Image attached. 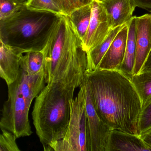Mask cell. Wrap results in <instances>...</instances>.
<instances>
[{
  "label": "cell",
  "mask_w": 151,
  "mask_h": 151,
  "mask_svg": "<svg viewBox=\"0 0 151 151\" xmlns=\"http://www.w3.org/2000/svg\"><path fill=\"white\" fill-rule=\"evenodd\" d=\"M131 79L143 106L151 98V71L133 75Z\"/></svg>",
  "instance_id": "cell-19"
},
{
  "label": "cell",
  "mask_w": 151,
  "mask_h": 151,
  "mask_svg": "<svg viewBox=\"0 0 151 151\" xmlns=\"http://www.w3.org/2000/svg\"><path fill=\"white\" fill-rule=\"evenodd\" d=\"M151 129V98L142 106L138 121L139 135Z\"/></svg>",
  "instance_id": "cell-22"
},
{
  "label": "cell",
  "mask_w": 151,
  "mask_h": 151,
  "mask_svg": "<svg viewBox=\"0 0 151 151\" xmlns=\"http://www.w3.org/2000/svg\"><path fill=\"white\" fill-rule=\"evenodd\" d=\"M84 81L77 96L70 101V117L66 135L51 146L50 151H88Z\"/></svg>",
  "instance_id": "cell-5"
},
{
  "label": "cell",
  "mask_w": 151,
  "mask_h": 151,
  "mask_svg": "<svg viewBox=\"0 0 151 151\" xmlns=\"http://www.w3.org/2000/svg\"><path fill=\"white\" fill-rule=\"evenodd\" d=\"M0 136V151H20L16 143L15 136L5 129H1Z\"/></svg>",
  "instance_id": "cell-23"
},
{
  "label": "cell",
  "mask_w": 151,
  "mask_h": 151,
  "mask_svg": "<svg viewBox=\"0 0 151 151\" xmlns=\"http://www.w3.org/2000/svg\"><path fill=\"white\" fill-rule=\"evenodd\" d=\"M66 16L69 15L76 9L91 4L93 0H58Z\"/></svg>",
  "instance_id": "cell-24"
},
{
  "label": "cell",
  "mask_w": 151,
  "mask_h": 151,
  "mask_svg": "<svg viewBox=\"0 0 151 151\" xmlns=\"http://www.w3.org/2000/svg\"><path fill=\"white\" fill-rule=\"evenodd\" d=\"M85 79L100 117L112 129L139 135L142 102L131 78L118 70L97 69Z\"/></svg>",
  "instance_id": "cell-1"
},
{
  "label": "cell",
  "mask_w": 151,
  "mask_h": 151,
  "mask_svg": "<svg viewBox=\"0 0 151 151\" xmlns=\"http://www.w3.org/2000/svg\"><path fill=\"white\" fill-rule=\"evenodd\" d=\"M89 27L82 40L84 49L89 52L101 44L111 29L108 17L101 3L93 0Z\"/></svg>",
  "instance_id": "cell-8"
},
{
  "label": "cell",
  "mask_w": 151,
  "mask_h": 151,
  "mask_svg": "<svg viewBox=\"0 0 151 151\" xmlns=\"http://www.w3.org/2000/svg\"><path fill=\"white\" fill-rule=\"evenodd\" d=\"M98 1H100V2H102V1H105L106 0H98Z\"/></svg>",
  "instance_id": "cell-28"
},
{
  "label": "cell",
  "mask_w": 151,
  "mask_h": 151,
  "mask_svg": "<svg viewBox=\"0 0 151 151\" xmlns=\"http://www.w3.org/2000/svg\"><path fill=\"white\" fill-rule=\"evenodd\" d=\"M136 7L151 12V0H132Z\"/></svg>",
  "instance_id": "cell-25"
},
{
  "label": "cell",
  "mask_w": 151,
  "mask_h": 151,
  "mask_svg": "<svg viewBox=\"0 0 151 151\" xmlns=\"http://www.w3.org/2000/svg\"><path fill=\"white\" fill-rule=\"evenodd\" d=\"M151 151L139 135L112 129L106 151Z\"/></svg>",
  "instance_id": "cell-12"
},
{
  "label": "cell",
  "mask_w": 151,
  "mask_h": 151,
  "mask_svg": "<svg viewBox=\"0 0 151 151\" xmlns=\"http://www.w3.org/2000/svg\"><path fill=\"white\" fill-rule=\"evenodd\" d=\"M43 51L47 84L61 83L80 87L87 70L88 52L68 16H61Z\"/></svg>",
  "instance_id": "cell-2"
},
{
  "label": "cell",
  "mask_w": 151,
  "mask_h": 151,
  "mask_svg": "<svg viewBox=\"0 0 151 151\" xmlns=\"http://www.w3.org/2000/svg\"><path fill=\"white\" fill-rule=\"evenodd\" d=\"M8 99L1 110V129L12 132L17 139L30 136L32 132L29 114L31 104L22 96L14 83L8 85Z\"/></svg>",
  "instance_id": "cell-6"
},
{
  "label": "cell",
  "mask_w": 151,
  "mask_h": 151,
  "mask_svg": "<svg viewBox=\"0 0 151 151\" xmlns=\"http://www.w3.org/2000/svg\"><path fill=\"white\" fill-rule=\"evenodd\" d=\"M139 136L145 144L151 148V129L144 134L139 135Z\"/></svg>",
  "instance_id": "cell-26"
},
{
  "label": "cell",
  "mask_w": 151,
  "mask_h": 151,
  "mask_svg": "<svg viewBox=\"0 0 151 151\" xmlns=\"http://www.w3.org/2000/svg\"><path fill=\"white\" fill-rule=\"evenodd\" d=\"M128 34L127 23L124 25L114 39L98 69L119 70L125 55Z\"/></svg>",
  "instance_id": "cell-11"
},
{
  "label": "cell",
  "mask_w": 151,
  "mask_h": 151,
  "mask_svg": "<svg viewBox=\"0 0 151 151\" xmlns=\"http://www.w3.org/2000/svg\"><path fill=\"white\" fill-rule=\"evenodd\" d=\"M24 54L21 56L20 68L28 75H36L44 69L45 56L43 50L30 51Z\"/></svg>",
  "instance_id": "cell-17"
},
{
  "label": "cell",
  "mask_w": 151,
  "mask_h": 151,
  "mask_svg": "<svg viewBox=\"0 0 151 151\" xmlns=\"http://www.w3.org/2000/svg\"><path fill=\"white\" fill-rule=\"evenodd\" d=\"M151 51V14L136 17V56L133 74L140 73Z\"/></svg>",
  "instance_id": "cell-9"
},
{
  "label": "cell",
  "mask_w": 151,
  "mask_h": 151,
  "mask_svg": "<svg viewBox=\"0 0 151 151\" xmlns=\"http://www.w3.org/2000/svg\"><path fill=\"white\" fill-rule=\"evenodd\" d=\"M14 83L22 96L31 104L45 87V69L36 75L30 76L20 68L18 77Z\"/></svg>",
  "instance_id": "cell-14"
},
{
  "label": "cell",
  "mask_w": 151,
  "mask_h": 151,
  "mask_svg": "<svg viewBox=\"0 0 151 151\" xmlns=\"http://www.w3.org/2000/svg\"><path fill=\"white\" fill-rule=\"evenodd\" d=\"M124 25L111 29L105 40L100 45L88 52V64L86 71H92L98 69L103 56Z\"/></svg>",
  "instance_id": "cell-16"
},
{
  "label": "cell",
  "mask_w": 151,
  "mask_h": 151,
  "mask_svg": "<svg viewBox=\"0 0 151 151\" xmlns=\"http://www.w3.org/2000/svg\"><path fill=\"white\" fill-rule=\"evenodd\" d=\"M128 34L124 59L119 70L132 78L136 56V16L128 23Z\"/></svg>",
  "instance_id": "cell-15"
},
{
  "label": "cell",
  "mask_w": 151,
  "mask_h": 151,
  "mask_svg": "<svg viewBox=\"0 0 151 151\" xmlns=\"http://www.w3.org/2000/svg\"><path fill=\"white\" fill-rule=\"evenodd\" d=\"M76 87L50 83L36 98L32 112L36 133L44 147H51L66 135L70 114V101Z\"/></svg>",
  "instance_id": "cell-3"
},
{
  "label": "cell",
  "mask_w": 151,
  "mask_h": 151,
  "mask_svg": "<svg viewBox=\"0 0 151 151\" xmlns=\"http://www.w3.org/2000/svg\"><path fill=\"white\" fill-rule=\"evenodd\" d=\"M91 14V3L76 9L68 16L82 40L85 36L89 27Z\"/></svg>",
  "instance_id": "cell-18"
},
{
  "label": "cell",
  "mask_w": 151,
  "mask_h": 151,
  "mask_svg": "<svg viewBox=\"0 0 151 151\" xmlns=\"http://www.w3.org/2000/svg\"><path fill=\"white\" fill-rule=\"evenodd\" d=\"M61 16L25 7L0 22V41L23 52L40 51L47 45Z\"/></svg>",
  "instance_id": "cell-4"
},
{
  "label": "cell",
  "mask_w": 151,
  "mask_h": 151,
  "mask_svg": "<svg viewBox=\"0 0 151 151\" xmlns=\"http://www.w3.org/2000/svg\"><path fill=\"white\" fill-rule=\"evenodd\" d=\"M84 83L88 151H106L112 129L99 116L85 79Z\"/></svg>",
  "instance_id": "cell-7"
},
{
  "label": "cell",
  "mask_w": 151,
  "mask_h": 151,
  "mask_svg": "<svg viewBox=\"0 0 151 151\" xmlns=\"http://www.w3.org/2000/svg\"><path fill=\"white\" fill-rule=\"evenodd\" d=\"M151 71V51L140 72Z\"/></svg>",
  "instance_id": "cell-27"
},
{
  "label": "cell",
  "mask_w": 151,
  "mask_h": 151,
  "mask_svg": "<svg viewBox=\"0 0 151 151\" xmlns=\"http://www.w3.org/2000/svg\"></svg>",
  "instance_id": "cell-29"
},
{
  "label": "cell",
  "mask_w": 151,
  "mask_h": 151,
  "mask_svg": "<svg viewBox=\"0 0 151 151\" xmlns=\"http://www.w3.org/2000/svg\"><path fill=\"white\" fill-rule=\"evenodd\" d=\"M26 6L31 10L46 11L60 16H66L58 0H28Z\"/></svg>",
  "instance_id": "cell-20"
},
{
  "label": "cell",
  "mask_w": 151,
  "mask_h": 151,
  "mask_svg": "<svg viewBox=\"0 0 151 151\" xmlns=\"http://www.w3.org/2000/svg\"><path fill=\"white\" fill-rule=\"evenodd\" d=\"M0 77L7 85L15 82L19 75L22 51L0 41Z\"/></svg>",
  "instance_id": "cell-10"
},
{
  "label": "cell",
  "mask_w": 151,
  "mask_h": 151,
  "mask_svg": "<svg viewBox=\"0 0 151 151\" xmlns=\"http://www.w3.org/2000/svg\"><path fill=\"white\" fill-rule=\"evenodd\" d=\"M101 3L106 12L111 29L128 23L136 7L132 0H106Z\"/></svg>",
  "instance_id": "cell-13"
},
{
  "label": "cell",
  "mask_w": 151,
  "mask_h": 151,
  "mask_svg": "<svg viewBox=\"0 0 151 151\" xmlns=\"http://www.w3.org/2000/svg\"><path fill=\"white\" fill-rule=\"evenodd\" d=\"M25 0H0V22L5 21L26 7Z\"/></svg>",
  "instance_id": "cell-21"
}]
</instances>
